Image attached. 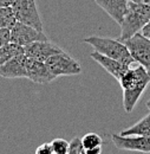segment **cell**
Instances as JSON below:
<instances>
[{"label":"cell","instance_id":"9a60e30c","mask_svg":"<svg viewBox=\"0 0 150 154\" xmlns=\"http://www.w3.org/2000/svg\"><path fill=\"white\" fill-rule=\"evenodd\" d=\"M24 54V48L20 46L16 43H7L6 45L0 48V66L2 64H5L6 62H8L11 58H13L17 55Z\"/></svg>","mask_w":150,"mask_h":154},{"label":"cell","instance_id":"ba28073f","mask_svg":"<svg viewBox=\"0 0 150 154\" xmlns=\"http://www.w3.org/2000/svg\"><path fill=\"white\" fill-rule=\"evenodd\" d=\"M115 147L118 149L150 153V136L143 135H111Z\"/></svg>","mask_w":150,"mask_h":154},{"label":"cell","instance_id":"6da1fadb","mask_svg":"<svg viewBox=\"0 0 150 154\" xmlns=\"http://www.w3.org/2000/svg\"><path fill=\"white\" fill-rule=\"evenodd\" d=\"M118 82L121 83L123 90L124 110L127 113H131L144 90L149 85L150 75L142 65H138L136 68H129Z\"/></svg>","mask_w":150,"mask_h":154},{"label":"cell","instance_id":"52a82bcc","mask_svg":"<svg viewBox=\"0 0 150 154\" xmlns=\"http://www.w3.org/2000/svg\"><path fill=\"white\" fill-rule=\"evenodd\" d=\"M10 35H11V42L22 48L33 42L47 40V37L44 35L43 31H38L37 29L20 21H16V24L10 29Z\"/></svg>","mask_w":150,"mask_h":154},{"label":"cell","instance_id":"5bb4252c","mask_svg":"<svg viewBox=\"0 0 150 154\" xmlns=\"http://www.w3.org/2000/svg\"><path fill=\"white\" fill-rule=\"evenodd\" d=\"M121 135H143L150 136V113L142 117L134 126L121 132Z\"/></svg>","mask_w":150,"mask_h":154},{"label":"cell","instance_id":"d4e9b609","mask_svg":"<svg viewBox=\"0 0 150 154\" xmlns=\"http://www.w3.org/2000/svg\"><path fill=\"white\" fill-rule=\"evenodd\" d=\"M132 2H136V4H144V5H149L150 6V0H129Z\"/></svg>","mask_w":150,"mask_h":154},{"label":"cell","instance_id":"8fae6325","mask_svg":"<svg viewBox=\"0 0 150 154\" xmlns=\"http://www.w3.org/2000/svg\"><path fill=\"white\" fill-rule=\"evenodd\" d=\"M26 78H28L30 81H32L34 83L46 84V83H50L51 81H53L56 77L49 71L45 62H40V60L28 57Z\"/></svg>","mask_w":150,"mask_h":154},{"label":"cell","instance_id":"277c9868","mask_svg":"<svg viewBox=\"0 0 150 154\" xmlns=\"http://www.w3.org/2000/svg\"><path fill=\"white\" fill-rule=\"evenodd\" d=\"M45 64L49 71L55 77L74 76V75H79L82 72L80 64L75 58L68 55L65 51L50 57L45 62Z\"/></svg>","mask_w":150,"mask_h":154},{"label":"cell","instance_id":"7a4b0ae2","mask_svg":"<svg viewBox=\"0 0 150 154\" xmlns=\"http://www.w3.org/2000/svg\"><path fill=\"white\" fill-rule=\"evenodd\" d=\"M150 19V6L144 4H136L128 0L127 11L121 21V35L118 40L123 42L130 38L137 32H141L143 26Z\"/></svg>","mask_w":150,"mask_h":154},{"label":"cell","instance_id":"3957f363","mask_svg":"<svg viewBox=\"0 0 150 154\" xmlns=\"http://www.w3.org/2000/svg\"><path fill=\"white\" fill-rule=\"evenodd\" d=\"M84 42L94 48V51L106 56V57L113 58L125 65L131 66V64L135 62L131 57L128 48L125 44L118 39L105 38V37H88L84 39Z\"/></svg>","mask_w":150,"mask_h":154},{"label":"cell","instance_id":"603a6c76","mask_svg":"<svg viewBox=\"0 0 150 154\" xmlns=\"http://www.w3.org/2000/svg\"><path fill=\"white\" fill-rule=\"evenodd\" d=\"M141 33H142L144 37H147V38L150 39V19H149V21L143 26V29L141 30Z\"/></svg>","mask_w":150,"mask_h":154},{"label":"cell","instance_id":"4fadbf2b","mask_svg":"<svg viewBox=\"0 0 150 154\" xmlns=\"http://www.w3.org/2000/svg\"><path fill=\"white\" fill-rule=\"evenodd\" d=\"M94 1L103 11H105L117 24H121L124 17V13L127 11L128 0H94Z\"/></svg>","mask_w":150,"mask_h":154},{"label":"cell","instance_id":"9c48e42d","mask_svg":"<svg viewBox=\"0 0 150 154\" xmlns=\"http://www.w3.org/2000/svg\"><path fill=\"white\" fill-rule=\"evenodd\" d=\"M63 51H64L63 49H60L59 46L49 42V39L33 42V43L24 46V54L26 56L40 60V62H46L50 57L55 56L57 54H60Z\"/></svg>","mask_w":150,"mask_h":154},{"label":"cell","instance_id":"484cf974","mask_svg":"<svg viewBox=\"0 0 150 154\" xmlns=\"http://www.w3.org/2000/svg\"><path fill=\"white\" fill-rule=\"evenodd\" d=\"M147 108L150 110V100H148V101H147Z\"/></svg>","mask_w":150,"mask_h":154},{"label":"cell","instance_id":"30bf717a","mask_svg":"<svg viewBox=\"0 0 150 154\" xmlns=\"http://www.w3.org/2000/svg\"><path fill=\"white\" fill-rule=\"evenodd\" d=\"M27 60L25 54L17 55L0 66V76L4 78H26Z\"/></svg>","mask_w":150,"mask_h":154},{"label":"cell","instance_id":"e0dca14e","mask_svg":"<svg viewBox=\"0 0 150 154\" xmlns=\"http://www.w3.org/2000/svg\"><path fill=\"white\" fill-rule=\"evenodd\" d=\"M82 146L83 149H88V148H92V147H97V146H102L103 145V139L102 136L96 133H88L85 134L82 139Z\"/></svg>","mask_w":150,"mask_h":154},{"label":"cell","instance_id":"ffe728a7","mask_svg":"<svg viewBox=\"0 0 150 154\" xmlns=\"http://www.w3.org/2000/svg\"><path fill=\"white\" fill-rule=\"evenodd\" d=\"M11 42V35L8 29H0V48Z\"/></svg>","mask_w":150,"mask_h":154},{"label":"cell","instance_id":"44dd1931","mask_svg":"<svg viewBox=\"0 0 150 154\" xmlns=\"http://www.w3.org/2000/svg\"><path fill=\"white\" fill-rule=\"evenodd\" d=\"M36 154H55L52 147H51V143L46 142V143H43L40 145L36 151Z\"/></svg>","mask_w":150,"mask_h":154},{"label":"cell","instance_id":"7402d4cb","mask_svg":"<svg viewBox=\"0 0 150 154\" xmlns=\"http://www.w3.org/2000/svg\"><path fill=\"white\" fill-rule=\"evenodd\" d=\"M83 154H102V146H97L92 148L83 149Z\"/></svg>","mask_w":150,"mask_h":154},{"label":"cell","instance_id":"2e32d148","mask_svg":"<svg viewBox=\"0 0 150 154\" xmlns=\"http://www.w3.org/2000/svg\"><path fill=\"white\" fill-rule=\"evenodd\" d=\"M16 16L13 13L12 6L0 7V29H11L16 24Z\"/></svg>","mask_w":150,"mask_h":154},{"label":"cell","instance_id":"8992f818","mask_svg":"<svg viewBox=\"0 0 150 154\" xmlns=\"http://www.w3.org/2000/svg\"><path fill=\"white\" fill-rule=\"evenodd\" d=\"M12 10L17 21L30 25L38 31H43V21L37 8L36 0H14Z\"/></svg>","mask_w":150,"mask_h":154},{"label":"cell","instance_id":"cb8c5ba5","mask_svg":"<svg viewBox=\"0 0 150 154\" xmlns=\"http://www.w3.org/2000/svg\"><path fill=\"white\" fill-rule=\"evenodd\" d=\"M14 0H0V7H10L12 6Z\"/></svg>","mask_w":150,"mask_h":154},{"label":"cell","instance_id":"d6986e66","mask_svg":"<svg viewBox=\"0 0 150 154\" xmlns=\"http://www.w3.org/2000/svg\"><path fill=\"white\" fill-rule=\"evenodd\" d=\"M68 154H83V146H82L80 139L74 137L70 141V147H69Z\"/></svg>","mask_w":150,"mask_h":154},{"label":"cell","instance_id":"7c38bea8","mask_svg":"<svg viewBox=\"0 0 150 154\" xmlns=\"http://www.w3.org/2000/svg\"><path fill=\"white\" fill-rule=\"evenodd\" d=\"M90 56L103 69H105V71H108L111 76L115 77L118 81H119L121 77L128 71V69L130 68L129 65H125V64H123V63H121V62H118V60H116L113 58L106 57V56H104V55H102V54H99L97 51L91 52Z\"/></svg>","mask_w":150,"mask_h":154},{"label":"cell","instance_id":"ac0fdd59","mask_svg":"<svg viewBox=\"0 0 150 154\" xmlns=\"http://www.w3.org/2000/svg\"><path fill=\"white\" fill-rule=\"evenodd\" d=\"M50 143H51V147H52L55 154H68V152H69L70 142L68 140H65V139L56 137Z\"/></svg>","mask_w":150,"mask_h":154},{"label":"cell","instance_id":"5b68a950","mask_svg":"<svg viewBox=\"0 0 150 154\" xmlns=\"http://www.w3.org/2000/svg\"><path fill=\"white\" fill-rule=\"evenodd\" d=\"M135 62L142 65L150 75V39L137 32L130 38L123 40Z\"/></svg>","mask_w":150,"mask_h":154}]
</instances>
